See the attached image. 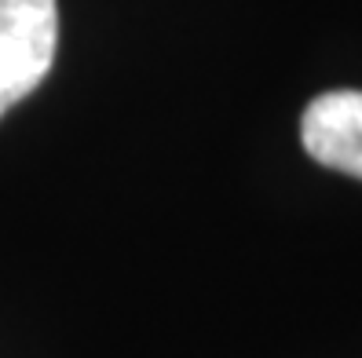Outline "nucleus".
Wrapping results in <instances>:
<instances>
[{"label":"nucleus","instance_id":"obj_2","mask_svg":"<svg viewBox=\"0 0 362 358\" xmlns=\"http://www.w3.org/2000/svg\"><path fill=\"white\" fill-rule=\"evenodd\" d=\"M300 143L318 165L362 179V92L340 88L311 99L300 117Z\"/></svg>","mask_w":362,"mask_h":358},{"label":"nucleus","instance_id":"obj_1","mask_svg":"<svg viewBox=\"0 0 362 358\" xmlns=\"http://www.w3.org/2000/svg\"><path fill=\"white\" fill-rule=\"evenodd\" d=\"M55 44V0H0V117L48 77Z\"/></svg>","mask_w":362,"mask_h":358}]
</instances>
